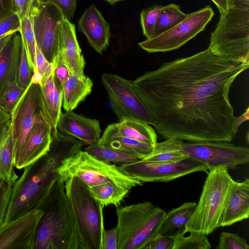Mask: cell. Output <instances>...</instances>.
<instances>
[{"mask_svg": "<svg viewBox=\"0 0 249 249\" xmlns=\"http://www.w3.org/2000/svg\"><path fill=\"white\" fill-rule=\"evenodd\" d=\"M107 2H108L110 4L113 5L116 3L124 0H104Z\"/></svg>", "mask_w": 249, "mask_h": 249, "instance_id": "816d5d0a", "label": "cell"}, {"mask_svg": "<svg viewBox=\"0 0 249 249\" xmlns=\"http://www.w3.org/2000/svg\"><path fill=\"white\" fill-rule=\"evenodd\" d=\"M20 20L18 15L12 12L0 19V37L19 32Z\"/></svg>", "mask_w": 249, "mask_h": 249, "instance_id": "74e56055", "label": "cell"}, {"mask_svg": "<svg viewBox=\"0 0 249 249\" xmlns=\"http://www.w3.org/2000/svg\"><path fill=\"white\" fill-rule=\"evenodd\" d=\"M178 146L185 156L206 164L209 170H233L239 165L249 162V148L236 146L231 142H190L178 140Z\"/></svg>", "mask_w": 249, "mask_h": 249, "instance_id": "8fae6325", "label": "cell"}, {"mask_svg": "<svg viewBox=\"0 0 249 249\" xmlns=\"http://www.w3.org/2000/svg\"><path fill=\"white\" fill-rule=\"evenodd\" d=\"M36 44L47 60L56 61L61 49L64 17L52 3L34 0L31 6Z\"/></svg>", "mask_w": 249, "mask_h": 249, "instance_id": "9c48e42d", "label": "cell"}, {"mask_svg": "<svg viewBox=\"0 0 249 249\" xmlns=\"http://www.w3.org/2000/svg\"><path fill=\"white\" fill-rule=\"evenodd\" d=\"M216 249H249L246 240L235 233L222 232Z\"/></svg>", "mask_w": 249, "mask_h": 249, "instance_id": "8d00e7d4", "label": "cell"}, {"mask_svg": "<svg viewBox=\"0 0 249 249\" xmlns=\"http://www.w3.org/2000/svg\"><path fill=\"white\" fill-rule=\"evenodd\" d=\"M84 145L58 130L52 133L48 152L25 167L20 178L12 184L4 224L36 209L59 177L57 169L63 161L82 150Z\"/></svg>", "mask_w": 249, "mask_h": 249, "instance_id": "7a4b0ae2", "label": "cell"}, {"mask_svg": "<svg viewBox=\"0 0 249 249\" xmlns=\"http://www.w3.org/2000/svg\"><path fill=\"white\" fill-rule=\"evenodd\" d=\"M12 188V184L5 180L0 188V230L4 225Z\"/></svg>", "mask_w": 249, "mask_h": 249, "instance_id": "ab89813d", "label": "cell"}, {"mask_svg": "<svg viewBox=\"0 0 249 249\" xmlns=\"http://www.w3.org/2000/svg\"><path fill=\"white\" fill-rule=\"evenodd\" d=\"M21 46L20 35L17 32L0 50V91L8 82L17 79Z\"/></svg>", "mask_w": 249, "mask_h": 249, "instance_id": "603a6c76", "label": "cell"}, {"mask_svg": "<svg viewBox=\"0 0 249 249\" xmlns=\"http://www.w3.org/2000/svg\"><path fill=\"white\" fill-rule=\"evenodd\" d=\"M53 64L47 60L36 44L35 71L34 73L38 72L44 79L53 73Z\"/></svg>", "mask_w": 249, "mask_h": 249, "instance_id": "f35d334b", "label": "cell"}, {"mask_svg": "<svg viewBox=\"0 0 249 249\" xmlns=\"http://www.w3.org/2000/svg\"><path fill=\"white\" fill-rule=\"evenodd\" d=\"M33 20V14L31 7L20 20L19 32L25 49L30 68L34 73L35 71L36 42L34 32Z\"/></svg>", "mask_w": 249, "mask_h": 249, "instance_id": "4dcf8cb0", "label": "cell"}, {"mask_svg": "<svg viewBox=\"0 0 249 249\" xmlns=\"http://www.w3.org/2000/svg\"><path fill=\"white\" fill-rule=\"evenodd\" d=\"M198 203L187 223L186 232L208 235L217 228L228 194L234 181L224 168L209 170Z\"/></svg>", "mask_w": 249, "mask_h": 249, "instance_id": "5b68a950", "label": "cell"}, {"mask_svg": "<svg viewBox=\"0 0 249 249\" xmlns=\"http://www.w3.org/2000/svg\"><path fill=\"white\" fill-rule=\"evenodd\" d=\"M249 64L214 53L208 47L163 63L132 81L164 139L231 142L239 126L229 101L231 87Z\"/></svg>", "mask_w": 249, "mask_h": 249, "instance_id": "6da1fadb", "label": "cell"}, {"mask_svg": "<svg viewBox=\"0 0 249 249\" xmlns=\"http://www.w3.org/2000/svg\"><path fill=\"white\" fill-rule=\"evenodd\" d=\"M196 205V202H186L166 213L159 233L174 239L185 235L187 233V223L194 213Z\"/></svg>", "mask_w": 249, "mask_h": 249, "instance_id": "cb8c5ba5", "label": "cell"}, {"mask_svg": "<svg viewBox=\"0 0 249 249\" xmlns=\"http://www.w3.org/2000/svg\"><path fill=\"white\" fill-rule=\"evenodd\" d=\"M14 167L13 141L10 125L0 135V175L12 184L18 178Z\"/></svg>", "mask_w": 249, "mask_h": 249, "instance_id": "4316f807", "label": "cell"}, {"mask_svg": "<svg viewBox=\"0 0 249 249\" xmlns=\"http://www.w3.org/2000/svg\"><path fill=\"white\" fill-rule=\"evenodd\" d=\"M10 114L0 106V135L7 127L10 125Z\"/></svg>", "mask_w": 249, "mask_h": 249, "instance_id": "bcb514c9", "label": "cell"}, {"mask_svg": "<svg viewBox=\"0 0 249 249\" xmlns=\"http://www.w3.org/2000/svg\"><path fill=\"white\" fill-rule=\"evenodd\" d=\"M64 183L83 249H102L105 231L104 207L92 196L88 187L78 178H70Z\"/></svg>", "mask_w": 249, "mask_h": 249, "instance_id": "8992f818", "label": "cell"}, {"mask_svg": "<svg viewBox=\"0 0 249 249\" xmlns=\"http://www.w3.org/2000/svg\"><path fill=\"white\" fill-rule=\"evenodd\" d=\"M92 80L88 77L79 79L70 72L63 87L62 106L66 111L73 110L91 92Z\"/></svg>", "mask_w": 249, "mask_h": 249, "instance_id": "d4e9b609", "label": "cell"}, {"mask_svg": "<svg viewBox=\"0 0 249 249\" xmlns=\"http://www.w3.org/2000/svg\"><path fill=\"white\" fill-rule=\"evenodd\" d=\"M4 179L1 177V176L0 175V188L3 184L4 182Z\"/></svg>", "mask_w": 249, "mask_h": 249, "instance_id": "f5cc1de1", "label": "cell"}, {"mask_svg": "<svg viewBox=\"0 0 249 249\" xmlns=\"http://www.w3.org/2000/svg\"><path fill=\"white\" fill-rule=\"evenodd\" d=\"M59 54L71 73L81 80L87 77L84 72L86 63L77 39L75 27L65 18Z\"/></svg>", "mask_w": 249, "mask_h": 249, "instance_id": "44dd1931", "label": "cell"}, {"mask_svg": "<svg viewBox=\"0 0 249 249\" xmlns=\"http://www.w3.org/2000/svg\"><path fill=\"white\" fill-rule=\"evenodd\" d=\"M84 150L94 158L107 163L121 165L136 162L139 160L136 157L102 145L98 142L89 145Z\"/></svg>", "mask_w": 249, "mask_h": 249, "instance_id": "f546056e", "label": "cell"}, {"mask_svg": "<svg viewBox=\"0 0 249 249\" xmlns=\"http://www.w3.org/2000/svg\"><path fill=\"white\" fill-rule=\"evenodd\" d=\"M78 30L87 37L90 46L101 54L109 45V23L94 4L84 12L78 22Z\"/></svg>", "mask_w": 249, "mask_h": 249, "instance_id": "ac0fdd59", "label": "cell"}, {"mask_svg": "<svg viewBox=\"0 0 249 249\" xmlns=\"http://www.w3.org/2000/svg\"><path fill=\"white\" fill-rule=\"evenodd\" d=\"M40 3H52L61 10L65 18L70 21L76 10L77 0H37Z\"/></svg>", "mask_w": 249, "mask_h": 249, "instance_id": "60d3db41", "label": "cell"}, {"mask_svg": "<svg viewBox=\"0 0 249 249\" xmlns=\"http://www.w3.org/2000/svg\"><path fill=\"white\" fill-rule=\"evenodd\" d=\"M97 142L133 155L140 160L150 154L154 148V145L122 136H102Z\"/></svg>", "mask_w": 249, "mask_h": 249, "instance_id": "484cf974", "label": "cell"}, {"mask_svg": "<svg viewBox=\"0 0 249 249\" xmlns=\"http://www.w3.org/2000/svg\"><path fill=\"white\" fill-rule=\"evenodd\" d=\"M37 101L39 111L51 126L52 133L56 131L62 113L63 88L53 73L38 85Z\"/></svg>", "mask_w": 249, "mask_h": 249, "instance_id": "e0dca14e", "label": "cell"}, {"mask_svg": "<svg viewBox=\"0 0 249 249\" xmlns=\"http://www.w3.org/2000/svg\"><path fill=\"white\" fill-rule=\"evenodd\" d=\"M57 129L88 145L97 142L101 132L100 124L97 120L87 118L72 110L61 113Z\"/></svg>", "mask_w": 249, "mask_h": 249, "instance_id": "ffe728a7", "label": "cell"}, {"mask_svg": "<svg viewBox=\"0 0 249 249\" xmlns=\"http://www.w3.org/2000/svg\"><path fill=\"white\" fill-rule=\"evenodd\" d=\"M53 65L54 77L63 88L70 76V71L59 54Z\"/></svg>", "mask_w": 249, "mask_h": 249, "instance_id": "b9f144b4", "label": "cell"}, {"mask_svg": "<svg viewBox=\"0 0 249 249\" xmlns=\"http://www.w3.org/2000/svg\"><path fill=\"white\" fill-rule=\"evenodd\" d=\"M118 231L116 227L105 230L102 249H117Z\"/></svg>", "mask_w": 249, "mask_h": 249, "instance_id": "f6af8a7d", "label": "cell"}, {"mask_svg": "<svg viewBox=\"0 0 249 249\" xmlns=\"http://www.w3.org/2000/svg\"><path fill=\"white\" fill-rule=\"evenodd\" d=\"M220 14L209 48L220 56L249 64V9L228 7Z\"/></svg>", "mask_w": 249, "mask_h": 249, "instance_id": "52a82bcc", "label": "cell"}, {"mask_svg": "<svg viewBox=\"0 0 249 249\" xmlns=\"http://www.w3.org/2000/svg\"><path fill=\"white\" fill-rule=\"evenodd\" d=\"M43 80V77L38 72L33 73L32 76L31 82L33 83L39 85L40 84Z\"/></svg>", "mask_w": 249, "mask_h": 249, "instance_id": "f907efd6", "label": "cell"}, {"mask_svg": "<svg viewBox=\"0 0 249 249\" xmlns=\"http://www.w3.org/2000/svg\"><path fill=\"white\" fill-rule=\"evenodd\" d=\"M52 141L51 126L40 112L36 116L15 167L21 169L37 160L48 152Z\"/></svg>", "mask_w": 249, "mask_h": 249, "instance_id": "2e32d148", "label": "cell"}, {"mask_svg": "<svg viewBox=\"0 0 249 249\" xmlns=\"http://www.w3.org/2000/svg\"><path fill=\"white\" fill-rule=\"evenodd\" d=\"M187 15L176 4L162 6L155 27L154 36L173 27L182 21Z\"/></svg>", "mask_w": 249, "mask_h": 249, "instance_id": "1f68e13d", "label": "cell"}, {"mask_svg": "<svg viewBox=\"0 0 249 249\" xmlns=\"http://www.w3.org/2000/svg\"><path fill=\"white\" fill-rule=\"evenodd\" d=\"M173 249H210L211 244L207 235L196 232H190L187 237L184 235L174 239Z\"/></svg>", "mask_w": 249, "mask_h": 249, "instance_id": "e575fe53", "label": "cell"}, {"mask_svg": "<svg viewBox=\"0 0 249 249\" xmlns=\"http://www.w3.org/2000/svg\"><path fill=\"white\" fill-rule=\"evenodd\" d=\"M34 0H11L12 10L21 20L31 8Z\"/></svg>", "mask_w": 249, "mask_h": 249, "instance_id": "ee69618b", "label": "cell"}, {"mask_svg": "<svg viewBox=\"0 0 249 249\" xmlns=\"http://www.w3.org/2000/svg\"><path fill=\"white\" fill-rule=\"evenodd\" d=\"M57 172L64 181L76 177L88 187L107 182L129 190L142 185V182L122 171L115 164L99 160L82 150L65 159Z\"/></svg>", "mask_w": 249, "mask_h": 249, "instance_id": "ba28073f", "label": "cell"}, {"mask_svg": "<svg viewBox=\"0 0 249 249\" xmlns=\"http://www.w3.org/2000/svg\"><path fill=\"white\" fill-rule=\"evenodd\" d=\"M32 76V71L28 63L25 49L21 41L17 77L18 85L25 89L31 82Z\"/></svg>", "mask_w": 249, "mask_h": 249, "instance_id": "d590c367", "label": "cell"}, {"mask_svg": "<svg viewBox=\"0 0 249 249\" xmlns=\"http://www.w3.org/2000/svg\"><path fill=\"white\" fill-rule=\"evenodd\" d=\"M37 209L43 213L37 225L34 249H83L64 181L60 177Z\"/></svg>", "mask_w": 249, "mask_h": 249, "instance_id": "3957f363", "label": "cell"}, {"mask_svg": "<svg viewBox=\"0 0 249 249\" xmlns=\"http://www.w3.org/2000/svg\"><path fill=\"white\" fill-rule=\"evenodd\" d=\"M160 5H154L143 9L140 14V23L143 35L147 39L154 36L155 27L162 9Z\"/></svg>", "mask_w": 249, "mask_h": 249, "instance_id": "836d02e7", "label": "cell"}, {"mask_svg": "<svg viewBox=\"0 0 249 249\" xmlns=\"http://www.w3.org/2000/svg\"><path fill=\"white\" fill-rule=\"evenodd\" d=\"M17 79L8 82L0 91V106L7 113H11L25 90Z\"/></svg>", "mask_w": 249, "mask_h": 249, "instance_id": "d6a6232c", "label": "cell"}, {"mask_svg": "<svg viewBox=\"0 0 249 249\" xmlns=\"http://www.w3.org/2000/svg\"><path fill=\"white\" fill-rule=\"evenodd\" d=\"M103 84L119 121L132 118L154 126L155 121L135 89L132 81L111 73H104Z\"/></svg>", "mask_w": 249, "mask_h": 249, "instance_id": "30bf717a", "label": "cell"}, {"mask_svg": "<svg viewBox=\"0 0 249 249\" xmlns=\"http://www.w3.org/2000/svg\"><path fill=\"white\" fill-rule=\"evenodd\" d=\"M187 158L179 148L178 140L169 139L157 142L151 154L141 160L151 162H174Z\"/></svg>", "mask_w": 249, "mask_h": 249, "instance_id": "83f0119b", "label": "cell"}, {"mask_svg": "<svg viewBox=\"0 0 249 249\" xmlns=\"http://www.w3.org/2000/svg\"><path fill=\"white\" fill-rule=\"evenodd\" d=\"M117 249H144L158 235L166 212L150 201L117 207Z\"/></svg>", "mask_w": 249, "mask_h": 249, "instance_id": "277c9868", "label": "cell"}, {"mask_svg": "<svg viewBox=\"0 0 249 249\" xmlns=\"http://www.w3.org/2000/svg\"><path fill=\"white\" fill-rule=\"evenodd\" d=\"M40 209L30 211L4 224L0 230V249H34Z\"/></svg>", "mask_w": 249, "mask_h": 249, "instance_id": "9a60e30c", "label": "cell"}, {"mask_svg": "<svg viewBox=\"0 0 249 249\" xmlns=\"http://www.w3.org/2000/svg\"><path fill=\"white\" fill-rule=\"evenodd\" d=\"M174 240L158 233L144 249H173Z\"/></svg>", "mask_w": 249, "mask_h": 249, "instance_id": "7bdbcfd3", "label": "cell"}, {"mask_svg": "<svg viewBox=\"0 0 249 249\" xmlns=\"http://www.w3.org/2000/svg\"><path fill=\"white\" fill-rule=\"evenodd\" d=\"M102 136L124 137L154 146L157 142V134L153 127L132 118H125L108 125Z\"/></svg>", "mask_w": 249, "mask_h": 249, "instance_id": "7402d4cb", "label": "cell"}, {"mask_svg": "<svg viewBox=\"0 0 249 249\" xmlns=\"http://www.w3.org/2000/svg\"><path fill=\"white\" fill-rule=\"evenodd\" d=\"M119 167L122 171L142 182H167L193 173L209 170L206 164L190 158L174 162L139 160Z\"/></svg>", "mask_w": 249, "mask_h": 249, "instance_id": "4fadbf2b", "label": "cell"}, {"mask_svg": "<svg viewBox=\"0 0 249 249\" xmlns=\"http://www.w3.org/2000/svg\"><path fill=\"white\" fill-rule=\"evenodd\" d=\"M228 7L249 9V0H227Z\"/></svg>", "mask_w": 249, "mask_h": 249, "instance_id": "c3c4849f", "label": "cell"}, {"mask_svg": "<svg viewBox=\"0 0 249 249\" xmlns=\"http://www.w3.org/2000/svg\"><path fill=\"white\" fill-rule=\"evenodd\" d=\"M12 12L11 0H0V19Z\"/></svg>", "mask_w": 249, "mask_h": 249, "instance_id": "7dc6e473", "label": "cell"}, {"mask_svg": "<svg viewBox=\"0 0 249 249\" xmlns=\"http://www.w3.org/2000/svg\"><path fill=\"white\" fill-rule=\"evenodd\" d=\"M216 5L219 12L226 11L228 9V3L227 0H212Z\"/></svg>", "mask_w": 249, "mask_h": 249, "instance_id": "681fc988", "label": "cell"}, {"mask_svg": "<svg viewBox=\"0 0 249 249\" xmlns=\"http://www.w3.org/2000/svg\"><path fill=\"white\" fill-rule=\"evenodd\" d=\"M214 13L211 7H205L187 14L178 24L165 32L139 43L150 53L166 52L178 49L203 31Z\"/></svg>", "mask_w": 249, "mask_h": 249, "instance_id": "7c38bea8", "label": "cell"}, {"mask_svg": "<svg viewBox=\"0 0 249 249\" xmlns=\"http://www.w3.org/2000/svg\"><path fill=\"white\" fill-rule=\"evenodd\" d=\"M38 89V85L31 81L10 113L14 166L18 160L36 116L40 113Z\"/></svg>", "mask_w": 249, "mask_h": 249, "instance_id": "5bb4252c", "label": "cell"}, {"mask_svg": "<svg viewBox=\"0 0 249 249\" xmlns=\"http://www.w3.org/2000/svg\"><path fill=\"white\" fill-rule=\"evenodd\" d=\"M88 188L92 196L104 207L109 205L118 207L130 190L111 182Z\"/></svg>", "mask_w": 249, "mask_h": 249, "instance_id": "f1b7e54d", "label": "cell"}, {"mask_svg": "<svg viewBox=\"0 0 249 249\" xmlns=\"http://www.w3.org/2000/svg\"><path fill=\"white\" fill-rule=\"evenodd\" d=\"M249 216V179L234 180L229 189L218 227L231 226Z\"/></svg>", "mask_w": 249, "mask_h": 249, "instance_id": "d6986e66", "label": "cell"}]
</instances>
